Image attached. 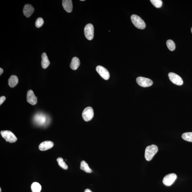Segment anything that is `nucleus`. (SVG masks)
Segmentation results:
<instances>
[{"label":"nucleus","mask_w":192,"mask_h":192,"mask_svg":"<svg viewBox=\"0 0 192 192\" xmlns=\"http://www.w3.org/2000/svg\"><path fill=\"white\" fill-rule=\"evenodd\" d=\"M84 32L86 38L89 40L93 39L94 36V28L93 25L88 24L85 26L84 29Z\"/></svg>","instance_id":"423d86ee"},{"label":"nucleus","mask_w":192,"mask_h":192,"mask_svg":"<svg viewBox=\"0 0 192 192\" xmlns=\"http://www.w3.org/2000/svg\"><path fill=\"white\" fill-rule=\"evenodd\" d=\"M84 192H92V191L90 190V189H86V190H85Z\"/></svg>","instance_id":"bb28decb"},{"label":"nucleus","mask_w":192,"mask_h":192,"mask_svg":"<svg viewBox=\"0 0 192 192\" xmlns=\"http://www.w3.org/2000/svg\"><path fill=\"white\" fill-rule=\"evenodd\" d=\"M168 77L170 81L175 84L177 85H183V79L177 74L170 72L168 74Z\"/></svg>","instance_id":"1a4fd4ad"},{"label":"nucleus","mask_w":192,"mask_h":192,"mask_svg":"<svg viewBox=\"0 0 192 192\" xmlns=\"http://www.w3.org/2000/svg\"><path fill=\"white\" fill-rule=\"evenodd\" d=\"M42 61H41V65L44 69H46L48 67L50 63L48 57L45 52L43 53L41 55Z\"/></svg>","instance_id":"2eb2a0df"},{"label":"nucleus","mask_w":192,"mask_h":192,"mask_svg":"<svg viewBox=\"0 0 192 192\" xmlns=\"http://www.w3.org/2000/svg\"><path fill=\"white\" fill-rule=\"evenodd\" d=\"M54 146L53 142L51 141H45L39 145V149L41 151H45L51 148Z\"/></svg>","instance_id":"ddd939ff"},{"label":"nucleus","mask_w":192,"mask_h":192,"mask_svg":"<svg viewBox=\"0 0 192 192\" xmlns=\"http://www.w3.org/2000/svg\"><path fill=\"white\" fill-rule=\"evenodd\" d=\"M0 192H1V188H0Z\"/></svg>","instance_id":"c85d7f7f"},{"label":"nucleus","mask_w":192,"mask_h":192,"mask_svg":"<svg viewBox=\"0 0 192 192\" xmlns=\"http://www.w3.org/2000/svg\"><path fill=\"white\" fill-rule=\"evenodd\" d=\"M57 162L58 165L60 166L63 169H67L68 168V166L65 163V162L64 161L63 159L62 158L59 157L57 159Z\"/></svg>","instance_id":"412c9836"},{"label":"nucleus","mask_w":192,"mask_h":192,"mask_svg":"<svg viewBox=\"0 0 192 192\" xmlns=\"http://www.w3.org/2000/svg\"><path fill=\"white\" fill-rule=\"evenodd\" d=\"M1 136L5 139L6 141L10 143H14L16 141L17 139L15 135L11 131L5 130L1 132Z\"/></svg>","instance_id":"7ed1b4c3"},{"label":"nucleus","mask_w":192,"mask_h":192,"mask_svg":"<svg viewBox=\"0 0 192 192\" xmlns=\"http://www.w3.org/2000/svg\"><path fill=\"white\" fill-rule=\"evenodd\" d=\"M6 99V97L4 96H1L0 98V105H1L3 103Z\"/></svg>","instance_id":"393cba45"},{"label":"nucleus","mask_w":192,"mask_h":192,"mask_svg":"<svg viewBox=\"0 0 192 192\" xmlns=\"http://www.w3.org/2000/svg\"><path fill=\"white\" fill-rule=\"evenodd\" d=\"M80 1H84L85 0H80Z\"/></svg>","instance_id":"cd10ccee"},{"label":"nucleus","mask_w":192,"mask_h":192,"mask_svg":"<svg viewBox=\"0 0 192 192\" xmlns=\"http://www.w3.org/2000/svg\"><path fill=\"white\" fill-rule=\"evenodd\" d=\"M18 82V79L16 75H12L8 80V84L11 88H14Z\"/></svg>","instance_id":"dca6fc26"},{"label":"nucleus","mask_w":192,"mask_h":192,"mask_svg":"<svg viewBox=\"0 0 192 192\" xmlns=\"http://www.w3.org/2000/svg\"><path fill=\"white\" fill-rule=\"evenodd\" d=\"M80 65V61L79 58L77 57H74L72 58L70 64V67L73 70L78 69Z\"/></svg>","instance_id":"f3484780"},{"label":"nucleus","mask_w":192,"mask_h":192,"mask_svg":"<svg viewBox=\"0 0 192 192\" xmlns=\"http://www.w3.org/2000/svg\"><path fill=\"white\" fill-rule=\"evenodd\" d=\"M44 20L43 19L41 18H37L36 21L35 22V26L37 28H40L44 24Z\"/></svg>","instance_id":"b1692460"},{"label":"nucleus","mask_w":192,"mask_h":192,"mask_svg":"<svg viewBox=\"0 0 192 192\" xmlns=\"http://www.w3.org/2000/svg\"><path fill=\"white\" fill-rule=\"evenodd\" d=\"M97 72L104 79L107 80L109 79L110 74L107 69L101 65H98L96 68Z\"/></svg>","instance_id":"9d476101"},{"label":"nucleus","mask_w":192,"mask_h":192,"mask_svg":"<svg viewBox=\"0 0 192 192\" xmlns=\"http://www.w3.org/2000/svg\"><path fill=\"white\" fill-rule=\"evenodd\" d=\"M182 138L185 141L192 142V132L183 133L182 135Z\"/></svg>","instance_id":"aec40b11"},{"label":"nucleus","mask_w":192,"mask_h":192,"mask_svg":"<svg viewBox=\"0 0 192 192\" xmlns=\"http://www.w3.org/2000/svg\"><path fill=\"white\" fill-rule=\"evenodd\" d=\"M136 82L139 86L143 87L150 86L153 84V81L151 80L142 77H139L137 78Z\"/></svg>","instance_id":"0eeeda50"},{"label":"nucleus","mask_w":192,"mask_h":192,"mask_svg":"<svg viewBox=\"0 0 192 192\" xmlns=\"http://www.w3.org/2000/svg\"><path fill=\"white\" fill-rule=\"evenodd\" d=\"M42 189L41 185L37 182H34L31 185L32 192H40Z\"/></svg>","instance_id":"6ab92c4d"},{"label":"nucleus","mask_w":192,"mask_h":192,"mask_svg":"<svg viewBox=\"0 0 192 192\" xmlns=\"http://www.w3.org/2000/svg\"><path fill=\"white\" fill-rule=\"evenodd\" d=\"M191 32H192V28L191 29Z\"/></svg>","instance_id":"c756f323"},{"label":"nucleus","mask_w":192,"mask_h":192,"mask_svg":"<svg viewBox=\"0 0 192 192\" xmlns=\"http://www.w3.org/2000/svg\"><path fill=\"white\" fill-rule=\"evenodd\" d=\"M62 6L64 9L67 12L70 13L73 10L72 1L71 0H63L62 1Z\"/></svg>","instance_id":"4468645a"},{"label":"nucleus","mask_w":192,"mask_h":192,"mask_svg":"<svg viewBox=\"0 0 192 192\" xmlns=\"http://www.w3.org/2000/svg\"><path fill=\"white\" fill-rule=\"evenodd\" d=\"M80 169L87 173H90L92 172V170L89 168L87 163L84 161L81 162Z\"/></svg>","instance_id":"a211bd4d"},{"label":"nucleus","mask_w":192,"mask_h":192,"mask_svg":"<svg viewBox=\"0 0 192 192\" xmlns=\"http://www.w3.org/2000/svg\"><path fill=\"white\" fill-rule=\"evenodd\" d=\"M177 178L176 174L174 173L168 174L164 177L163 182L164 184L166 186H170L174 183Z\"/></svg>","instance_id":"6e6552de"},{"label":"nucleus","mask_w":192,"mask_h":192,"mask_svg":"<svg viewBox=\"0 0 192 192\" xmlns=\"http://www.w3.org/2000/svg\"><path fill=\"white\" fill-rule=\"evenodd\" d=\"M158 151V146L156 145L152 144L147 146L145 152V158L146 160L148 161L151 160Z\"/></svg>","instance_id":"f257e3e1"},{"label":"nucleus","mask_w":192,"mask_h":192,"mask_svg":"<svg viewBox=\"0 0 192 192\" xmlns=\"http://www.w3.org/2000/svg\"><path fill=\"white\" fill-rule=\"evenodd\" d=\"M94 115L93 109L91 107H88L84 109L82 113V117L84 120L88 122L92 119Z\"/></svg>","instance_id":"39448f33"},{"label":"nucleus","mask_w":192,"mask_h":192,"mask_svg":"<svg viewBox=\"0 0 192 192\" xmlns=\"http://www.w3.org/2000/svg\"><path fill=\"white\" fill-rule=\"evenodd\" d=\"M131 18L132 23L137 28L142 30L146 28V24L144 21L139 16L133 15L131 16Z\"/></svg>","instance_id":"f03ea898"},{"label":"nucleus","mask_w":192,"mask_h":192,"mask_svg":"<svg viewBox=\"0 0 192 192\" xmlns=\"http://www.w3.org/2000/svg\"><path fill=\"white\" fill-rule=\"evenodd\" d=\"M35 9L32 5L29 4H26L24 6L23 10L24 15L27 18H29L33 13Z\"/></svg>","instance_id":"f8f14e48"},{"label":"nucleus","mask_w":192,"mask_h":192,"mask_svg":"<svg viewBox=\"0 0 192 192\" xmlns=\"http://www.w3.org/2000/svg\"><path fill=\"white\" fill-rule=\"evenodd\" d=\"M3 72V70L1 68H0V75H2V73Z\"/></svg>","instance_id":"a878e982"},{"label":"nucleus","mask_w":192,"mask_h":192,"mask_svg":"<svg viewBox=\"0 0 192 192\" xmlns=\"http://www.w3.org/2000/svg\"><path fill=\"white\" fill-rule=\"evenodd\" d=\"M166 45L168 49L171 51H174L176 48L174 42L171 40H169L166 41Z\"/></svg>","instance_id":"4be33fe9"},{"label":"nucleus","mask_w":192,"mask_h":192,"mask_svg":"<svg viewBox=\"0 0 192 192\" xmlns=\"http://www.w3.org/2000/svg\"><path fill=\"white\" fill-rule=\"evenodd\" d=\"M34 121L37 125L44 126L48 123V119L46 115L44 114L38 113L34 117Z\"/></svg>","instance_id":"20e7f679"},{"label":"nucleus","mask_w":192,"mask_h":192,"mask_svg":"<svg viewBox=\"0 0 192 192\" xmlns=\"http://www.w3.org/2000/svg\"><path fill=\"white\" fill-rule=\"evenodd\" d=\"M27 101L28 103L32 105H35L37 103V98L36 96L33 91L31 90H29L27 92Z\"/></svg>","instance_id":"9b49d317"},{"label":"nucleus","mask_w":192,"mask_h":192,"mask_svg":"<svg viewBox=\"0 0 192 192\" xmlns=\"http://www.w3.org/2000/svg\"><path fill=\"white\" fill-rule=\"evenodd\" d=\"M150 2L155 7L160 8L162 5V1L161 0H151Z\"/></svg>","instance_id":"5701e85b"}]
</instances>
